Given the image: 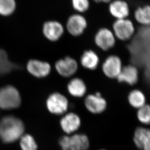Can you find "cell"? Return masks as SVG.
Returning <instances> with one entry per match:
<instances>
[{
    "mask_svg": "<svg viewBox=\"0 0 150 150\" xmlns=\"http://www.w3.org/2000/svg\"><path fill=\"white\" fill-rule=\"evenodd\" d=\"M25 126L21 119L7 116L0 120V139L6 144L17 141L24 135Z\"/></svg>",
    "mask_w": 150,
    "mask_h": 150,
    "instance_id": "6da1fadb",
    "label": "cell"
},
{
    "mask_svg": "<svg viewBox=\"0 0 150 150\" xmlns=\"http://www.w3.org/2000/svg\"><path fill=\"white\" fill-rule=\"evenodd\" d=\"M20 92L14 86L6 85L0 88V108L3 110L16 109L21 104Z\"/></svg>",
    "mask_w": 150,
    "mask_h": 150,
    "instance_id": "7a4b0ae2",
    "label": "cell"
},
{
    "mask_svg": "<svg viewBox=\"0 0 150 150\" xmlns=\"http://www.w3.org/2000/svg\"><path fill=\"white\" fill-rule=\"evenodd\" d=\"M62 150H88L89 140L83 134H74L63 136L59 140Z\"/></svg>",
    "mask_w": 150,
    "mask_h": 150,
    "instance_id": "3957f363",
    "label": "cell"
},
{
    "mask_svg": "<svg viewBox=\"0 0 150 150\" xmlns=\"http://www.w3.org/2000/svg\"><path fill=\"white\" fill-rule=\"evenodd\" d=\"M46 107L54 115H64L67 112L69 102L68 99L62 94L54 92L51 94L46 100Z\"/></svg>",
    "mask_w": 150,
    "mask_h": 150,
    "instance_id": "277c9868",
    "label": "cell"
},
{
    "mask_svg": "<svg viewBox=\"0 0 150 150\" xmlns=\"http://www.w3.org/2000/svg\"><path fill=\"white\" fill-rule=\"evenodd\" d=\"M112 27L115 37L122 41L130 39L135 31L133 23L127 18L116 20Z\"/></svg>",
    "mask_w": 150,
    "mask_h": 150,
    "instance_id": "5b68a950",
    "label": "cell"
},
{
    "mask_svg": "<svg viewBox=\"0 0 150 150\" xmlns=\"http://www.w3.org/2000/svg\"><path fill=\"white\" fill-rule=\"evenodd\" d=\"M84 104L88 111L95 115L102 113L108 106L107 101L100 92L88 95L85 98Z\"/></svg>",
    "mask_w": 150,
    "mask_h": 150,
    "instance_id": "8992f818",
    "label": "cell"
},
{
    "mask_svg": "<svg viewBox=\"0 0 150 150\" xmlns=\"http://www.w3.org/2000/svg\"><path fill=\"white\" fill-rule=\"evenodd\" d=\"M95 44L103 51H108L113 47L116 37L113 31L107 28H102L97 32L94 37Z\"/></svg>",
    "mask_w": 150,
    "mask_h": 150,
    "instance_id": "52a82bcc",
    "label": "cell"
},
{
    "mask_svg": "<svg viewBox=\"0 0 150 150\" xmlns=\"http://www.w3.org/2000/svg\"><path fill=\"white\" fill-rule=\"evenodd\" d=\"M123 66L122 60L116 55H110L106 58L102 64V71L109 79H116L122 71Z\"/></svg>",
    "mask_w": 150,
    "mask_h": 150,
    "instance_id": "ba28073f",
    "label": "cell"
},
{
    "mask_svg": "<svg viewBox=\"0 0 150 150\" xmlns=\"http://www.w3.org/2000/svg\"><path fill=\"white\" fill-rule=\"evenodd\" d=\"M88 26L86 19L80 14H75L69 16L67 20L66 28L71 35L78 37L83 34Z\"/></svg>",
    "mask_w": 150,
    "mask_h": 150,
    "instance_id": "9c48e42d",
    "label": "cell"
},
{
    "mask_svg": "<svg viewBox=\"0 0 150 150\" xmlns=\"http://www.w3.org/2000/svg\"><path fill=\"white\" fill-rule=\"evenodd\" d=\"M55 68L61 76L69 78L76 73L78 65L75 59L71 57H65L55 62Z\"/></svg>",
    "mask_w": 150,
    "mask_h": 150,
    "instance_id": "30bf717a",
    "label": "cell"
},
{
    "mask_svg": "<svg viewBox=\"0 0 150 150\" xmlns=\"http://www.w3.org/2000/svg\"><path fill=\"white\" fill-rule=\"evenodd\" d=\"M60 125L67 135H71L78 131L81 125V118L73 112L65 114L60 120Z\"/></svg>",
    "mask_w": 150,
    "mask_h": 150,
    "instance_id": "8fae6325",
    "label": "cell"
},
{
    "mask_svg": "<svg viewBox=\"0 0 150 150\" xmlns=\"http://www.w3.org/2000/svg\"><path fill=\"white\" fill-rule=\"evenodd\" d=\"M44 37L51 41H57L61 38L64 33V27L62 24L57 21H48L42 26Z\"/></svg>",
    "mask_w": 150,
    "mask_h": 150,
    "instance_id": "7c38bea8",
    "label": "cell"
},
{
    "mask_svg": "<svg viewBox=\"0 0 150 150\" xmlns=\"http://www.w3.org/2000/svg\"><path fill=\"white\" fill-rule=\"evenodd\" d=\"M27 71L31 75L38 78H45L51 73V65L48 62L35 59L30 60L27 64Z\"/></svg>",
    "mask_w": 150,
    "mask_h": 150,
    "instance_id": "4fadbf2b",
    "label": "cell"
},
{
    "mask_svg": "<svg viewBox=\"0 0 150 150\" xmlns=\"http://www.w3.org/2000/svg\"><path fill=\"white\" fill-rule=\"evenodd\" d=\"M133 141L136 147L141 150H150V129L138 127L134 134Z\"/></svg>",
    "mask_w": 150,
    "mask_h": 150,
    "instance_id": "5bb4252c",
    "label": "cell"
},
{
    "mask_svg": "<svg viewBox=\"0 0 150 150\" xmlns=\"http://www.w3.org/2000/svg\"><path fill=\"white\" fill-rule=\"evenodd\" d=\"M108 9L109 13L117 20L127 18L130 14L129 5L123 0L111 1Z\"/></svg>",
    "mask_w": 150,
    "mask_h": 150,
    "instance_id": "9a60e30c",
    "label": "cell"
},
{
    "mask_svg": "<svg viewBox=\"0 0 150 150\" xmlns=\"http://www.w3.org/2000/svg\"><path fill=\"white\" fill-rule=\"evenodd\" d=\"M139 72L137 68L133 65L123 66L117 78L119 82H125L130 85H134L139 81Z\"/></svg>",
    "mask_w": 150,
    "mask_h": 150,
    "instance_id": "2e32d148",
    "label": "cell"
},
{
    "mask_svg": "<svg viewBox=\"0 0 150 150\" xmlns=\"http://www.w3.org/2000/svg\"><path fill=\"white\" fill-rule=\"evenodd\" d=\"M68 92L75 98H82L86 94L87 87L84 81L80 78H73L67 85Z\"/></svg>",
    "mask_w": 150,
    "mask_h": 150,
    "instance_id": "e0dca14e",
    "label": "cell"
},
{
    "mask_svg": "<svg viewBox=\"0 0 150 150\" xmlns=\"http://www.w3.org/2000/svg\"><path fill=\"white\" fill-rule=\"evenodd\" d=\"M100 59L98 55L92 50L84 51L81 56L80 62L83 68L93 70L98 67Z\"/></svg>",
    "mask_w": 150,
    "mask_h": 150,
    "instance_id": "ac0fdd59",
    "label": "cell"
},
{
    "mask_svg": "<svg viewBox=\"0 0 150 150\" xmlns=\"http://www.w3.org/2000/svg\"><path fill=\"white\" fill-rule=\"evenodd\" d=\"M128 101L132 107L138 110L146 104V96L142 91L133 90L128 96Z\"/></svg>",
    "mask_w": 150,
    "mask_h": 150,
    "instance_id": "d6986e66",
    "label": "cell"
},
{
    "mask_svg": "<svg viewBox=\"0 0 150 150\" xmlns=\"http://www.w3.org/2000/svg\"><path fill=\"white\" fill-rule=\"evenodd\" d=\"M134 19L139 24L143 26L150 25V6H139L134 11Z\"/></svg>",
    "mask_w": 150,
    "mask_h": 150,
    "instance_id": "ffe728a7",
    "label": "cell"
},
{
    "mask_svg": "<svg viewBox=\"0 0 150 150\" xmlns=\"http://www.w3.org/2000/svg\"><path fill=\"white\" fill-rule=\"evenodd\" d=\"M18 67L16 64L10 61L7 52L0 48V76L9 73Z\"/></svg>",
    "mask_w": 150,
    "mask_h": 150,
    "instance_id": "44dd1931",
    "label": "cell"
},
{
    "mask_svg": "<svg viewBox=\"0 0 150 150\" xmlns=\"http://www.w3.org/2000/svg\"><path fill=\"white\" fill-rule=\"evenodd\" d=\"M17 7L16 0H0V15L7 17L14 13Z\"/></svg>",
    "mask_w": 150,
    "mask_h": 150,
    "instance_id": "7402d4cb",
    "label": "cell"
},
{
    "mask_svg": "<svg viewBox=\"0 0 150 150\" xmlns=\"http://www.w3.org/2000/svg\"><path fill=\"white\" fill-rule=\"evenodd\" d=\"M20 147L21 150H38L36 141L32 135L24 134L20 139Z\"/></svg>",
    "mask_w": 150,
    "mask_h": 150,
    "instance_id": "603a6c76",
    "label": "cell"
},
{
    "mask_svg": "<svg viewBox=\"0 0 150 150\" xmlns=\"http://www.w3.org/2000/svg\"><path fill=\"white\" fill-rule=\"evenodd\" d=\"M137 119L142 124H150V104H146L137 110Z\"/></svg>",
    "mask_w": 150,
    "mask_h": 150,
    "instance_id": "cb8c5ba5",
    "label": "cell"
},
{
    "mask_svg": "<svg viewBox=\"0 0 150 150\" xmlns=\"http://www.w3.org/2000/svg\"><path fill=\"white\" fill-rule=\"evenodd\" d=\"M72 7L79 13H84L88 11L90 6L89 0H71Z\"/></svg>",
    "mask_w": 150,
    "mask_h": 150,
    "instance_id": "d4e9b609",
    "label": "cell"
},
{
    "mask_svg": "<svg viewBox=\"0 0 150 150\" xmlns=\"http://www.w3.org/2000/svg\"><path fill=\"white\" fill-rule=\"evenodd\" d=\"M95 3H110L111 0H93Z\"/></svg>",
    "mask_w": 150,
    "mask_h": 150,
    "instance_id": "484cf974",
    "label": "cell"
},
{
    "mask_svg": "<svg viewBox=\"0 0 150 150\" xmlns=\"http://www.w3.org/2000/svg\"><path fill=\"white\" fill-rule=\"evenodd\" d=\"M103 150V149H102V150Z\"/></svg>",
    "mask_w": 150,
    "mask_h": 150,
    "instance_id": "4316f807",
    "label": "cell"
}]
</instances>
